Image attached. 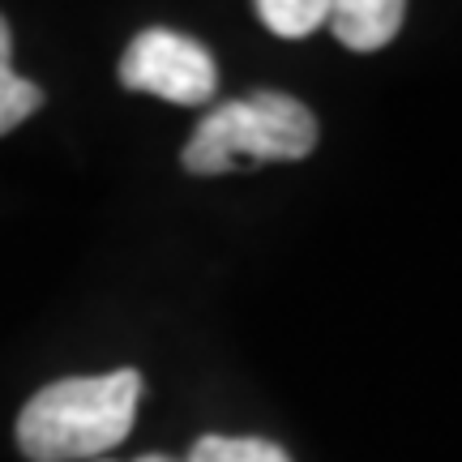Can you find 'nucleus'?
Returning a JSON list of instances; mask_svg holds the SVG:
<instances>
[{
  "label": "nucleus",
  "instance_id": "obj_1",
  "mask_svg": "<svg viewBox=\"0 0 462 462\" xmlns=\"http://www.w3.org/2000/svg\"><path fill=\"white\" fill-rule=\"evenodd\" d=\"M137 402H142L137 368L51 381L17 415V449L31 462L103 458L133 432Z\"/></svg>",
  "mask_w": 462,
  "mask_h": 462
},
{
  "label": "nucleus",
  "instance_id": "obj_2",
  "mask_svg": "<svg viewBox=\"0 0 462 462\" xmlns=\"http://www.w3.org/2000/svg\"><path fill=\"white\" fill-rule=\"evenodd\" d=\"M317 146V120L291 95L262 90L253 99L218 103L201 116L184 146V167L193 176H223L236 163H282L304 159Z\"/></svg>",
  "mask_w": 462,
  "mask_h": 462
},
{
  "label": "nucleus",
  "instance_id": "obj_3",
  "mask_svg": "<svg viewBox=\"0 0 462 462\" xmlns=\"http://www.w3.org/2000/svg\"><path fill=\"white\" fill-rule=\"evenodd\" d=\"M120 86L189 107V103H206L215 95L218 69L215 56L201 48L198 39L150 26L120 56Z\"/></svg>",
  "mask_w": 462,
  "mask_h": 462
},
{
  "label": "nucleus",
  "instance_id": "obj_4",
  "mask_svg": "<svg viewBox=\"0 0 462 462\" xmlns=\"http://www.w3.org/2000/svg\"><path fill=\"white\" fill-rule=\"evenodd\" d=\"M407 0H330V31L351 51H377L402 31Z\"/></svg>",
  "mask_w": 462,
  "mask_h": 462
},
{
  "label": "nucleus",
  "instance_id": "obj_5",
  "mask_svg": "<svg viewBox=\"0 0 462 462\" xmlns=\"http://www.w3.org/2000/svg\"><path fill=\"white\" fill-rule=\"evenodd\" d=\"M39 107H43V90L14 73V34H9V22L0 17V133L17 129Z\"/></svg>",
  "mask_w": 462,
  "mask_h": 462
},
{
  "label": "nucleus",
  "instance_id": "obj_6",
  "mask_svg": "<svg viewBox=\"0 0 462 462\" xmlns=\"http://www.w3.org/2000/svg\"><path fill=\"white\" fill-rule=\"evenodd\" d=\"M265 31L279 39H309L317 26H326L330 0H253Z\"/></svg>",
  "mask_w": 462,
  "mask_h": 462
},
{
  "label": "nucleus",
  "instance_id": "obj_7",
  "mask_svg": "<svg viewBox=\"0 0 462 462\" xmlns=\"http://www.w3.org/2000/svg\"><path fill=\"white\" fill-rule=\"evenodd\" d=\"M189 462H291L287 449L262 437H201Z\"/></svg>",
  "mask_w": 462,
  "mask_h": 462
},
{
  "label": "nucleus",
  "instance_id": "obj_8",
  "mask_svg": "<svg viewBox=\"0 0 462 462\" xmlns=\"http://www.w3.org/2000/svg\"><path fill=\"white\" fill-rule=\"evenodd\" d=\"M95 462H112V458H95ZM133 462H171V458H163V454H142V458H133Z\"/></svg>",
  "mask_w": 462,
  "mask_h": 462
}]
</instances>
